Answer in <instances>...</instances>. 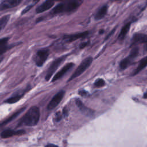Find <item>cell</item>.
Masks as SVG:
<instances>
[{"label": "cell", "instance_id": "6da1fadb", "mask_svg": "<svg viewBox=\"0 0 147 147\" xmlns=\"http://www.w3.org/2000/svg\"><path fill=\"white\" fill-rule=\"evenodd\" d=\"M40 118V111L37 106H32L22 119V123L27 126L36 125Z\"/></svg>", "mask_w": 147, "mask_h": 147}, {"label": "cell", "instance_id": "7a4b0ae2", "mask_svg": "<svg viewBox=\"0 0 147 147\" xmlns=\"http://www.w3.org/2000/svg\"><path fill=\"white\" fill-rule=\"evenodd\" d=\"M92 58L91 57H88L84 59L80 64V65L78 67V68L76 69V70L71 75L70 78L68 79V82L78 77L81 74H82L90 67V65L92 63Z\"/></svg>", "mask_w": 147, "mask_h": 147}, {"label": "cell", "instance_id": "3957f363", "mask_svg": "<svg viewBox=\"0 0 147 147\" xmlns=\"http://www.w3.org/2000/svg\"><path fill=\"white\" fill-rule=\"evenodd\" d=\"M49 54V52L47 49H42L38 51L34 59L36 64L38 67H41L47 59Z\"/></svg>", "mask_w": 147, "mask_h": 147}, {"label": "cell", "instance_id": "277c9868", "mask_svg": "<svg viewBox=\"0 0 147 147\" xmlns=\"http://www.w3.org/2000/svg\"><path fill=\"white\" fill-rule=\"evenodd\" d=\"M65 59V56L60 57L57 59H56L55 61H53L52 64H51L49 68L48 69L47 73L45 76V79L46 80H49L53 74L55 72L56 69L58 68V67L60 66V65L63 63V61H64Z\"/></svg>", "mask_w": 147, "mask_h": 147}, {"label": "cell", "instance_id": "5b68a950", "mask_svg": "<svg viewBox=\"0 0 147 147\" xmlns=\"http://www.w3.org/2000/svg\"><path fill=\"white\" fill-rule=\"evenodd\" d=\"M65 94L64 91H60L58 93H57L51 99L48 105V109L49 110H51L56 107L60 102L63 98L64 97Z\"/></svg>", "mask_w": 147, "mask_h": 147}, {"label": "cell", "instance_id": "8992f818", "mask_svg": "<svg viewBox=\"0 0 147 147\" xmlns=\"http://www.w3.org/2000/svg\"><path fill=\"white\" fill-rule=\"evenodd\" d=\"M83 0H71L65 5V11L71 12L75 10L82 3Z\"/></svg>", "mask_w": 147, "mask_h": 147}, {"label": "cell", "instance_id": "52a82bcc", "mask_svg": "<svg viewBox=\"0 0 147 147\" xmlns=\"http://www.w3.org/2000/svg\"><path fill=\"white\" fill-rule=\"evenodd\" d=\"M74 65V64L72 63H69L65 65L57 73L55 74V75L53 76L52 79V82H55L56 80H57L60 78H61L63 75L67 73L71 68H72Z\"/></svg>", "mask_w": 147, "mask_h": 147}, {"label": "cell", "instance_id": "ba28073f", "mask_svg": "<svg viewBox=\"0 0 147 147\" xmlns=\"http://www.w3.org/2000/svg\"><path fill=\"white\" fill-rule=\"evenodd\" d=\"M22 0H5L0 5V10H6L18 5Z\"/></svg>", "mask_w": 147, "mask_h": 147}, {"label": "cell", "instance_id": "9c48e42d", "mask_svg": "<svg viewBox=\"0 0 147 147\" xmlns=\"http://www.w3.org/2000/svg\"><path fill=\"white\" fill-rule=\"evenodd\" d=\"M54 3L55 2L53 0H46L44 3L36 8V13H41L48 10L54 5Z\"/></svg>", "mask_w": 147, "mask_h": 147}, {"label": "cell", "instance_id": "30bf717a", "mask_svg": "<svg viewBox=\"0 0 147 147\" xmlns=\"http://www.w3.org/2000/svg\"><path fill=\"white\" fill-rule=\"evenodd\" d=\"M88 34V32H83L81 33H76L72 35H69L65 37V39L67 42H73L79 38L86 37Z\"/></svg>", "mask_w": 147, "mask_h": 147}, {"label": "cell", "instance_id": "8fae6325", "mask_svg": "<svg viewBox=\"0 0 147 147\" xmlns=\"http://www.w3.org/2000/svg\"><path fill=\"white\" fill-rule=\"evenodd\" d=\"M24 133V131L23 130H18V131H14L13 130L7 129L3 131L1 134V136L3 138H6L10 137H12L14 135L21 134Z\"/></svg>", "mask_w": 147, "mask_h": 147}, {"label": "cell", "instance_id": "7c38bea8", "mask_svg": "<svg viewBox=\"0 0 147 147\" xmlns=\"http://www.w3.org/2000/svg\"><path fill=\"white\" fill-rule=\"evenodd\" d=\"M133 41L140 43L147 42V34H136L133 37Z\"/></svg>", "mask_w": 147, "mask_h": 147}, {"label": "cell", "instance_id": "4fadbf2b", "mask_svg": "<svg viewBox=\"0 0 147 147\" xmlns=\"http://www.w3.org/2000/svg\"><path fill=\"white\" fill-rule=\"evenodd\" d=\"M107 11V6L105 5L102 6L96 13L95 16V19L96 20H99L103 18L106 14Z\"/></svg>", "mask_w": 147, "mask_h": 147}, {"label": "cell", "instance_id": "5bb4252c", "mask_svg": "<svg viewBox=\"0 0 147 147\" xmlns=\"http://www.w3.org/2000/svg\"><path fill=\"white\" fill-rule=\"evenodd\" d=\"M146 65H147V56L144 57L140 61L137 68L134 70L133 72V75L137 74L140 71H141L142 69H144Z\"/></svg>", "mask_w": 147, "mask_h": 147}, {"label": "cell", "instance_id": "9a60e30c", "mask_svg": "<svg viewBox=\"0 0 147 147\" xmlns=\"http://www.w3.org/2000/svg\"><path fill=\"white\" fill-rule=\"evenodd\" d=\"M9 38L7 37L0 39V55L3 53L7 49V42Z\"/></svg>", "mask_w": 147, "mask_h": 147}, {"label": "cell", "instance_id": "2e32d148", "mask_svg": "<svg viewBox=\"0 0 147 147\" xmlns=\"http://www.w3.org/2000/svg\"><path fill=\"white\" fill-rule=\"evenodd\" d=\"M76 103L78 107L80 109V110H82L84 113H85L86 114H88V115L92 114V111L89 110L87 107H84V106L83 105V103L82 102V101L80 100L77 99L76 100Z\"/></svg>", "mask_w": 147, "mask_h": 147}, {"label": "cell", "instance_id": "e0dca14e", "mask_svg": "<svg viewBox=\"0 0 147 147\" xmlns=\"http://www.w3.org/2000/svg\"><path fill=\"white\" fill-rule=\"evenodd\" d=\"M130 28V23L129 22L127 24H126L121 29L119 36H118V38L120 40L123 39L126 35V34L127 33V32H129V29Z\"/></svg>", "mask_w": 147, "mask_h": 147}, {"label": "cell", "instance_id": "ac0fdd59", "mask_svg": "<svg viewBox=\"0 0 147 147\" xmlns=\"http://www.w3.org/2000/svg\"><path fill=\"white\" fill-rule=\"evenodd\" d=\"M132 57H131L130 55L129 56H127L126 58L123 59L119 64V67L121 69H125L126 68H127L128 67V65H130V64L131 63V60H133Z\"/></svg>", "mask_w": 147, "mask_h": 147}, {"label": "cell", "instance_id": "d6986e66", "mask_svg": "<svg viewBox=\"0 0 147 147\" xmlns=\"http://www.w3.org/2000/svg\"><path fill=\"white\" fill-rule=\"evenodd\" d=\"M65 11V5L63 3H59L51 11L52 13L56 14L63 12Z\"/></svg>", "mask_w": 147, "mask_h": 147}, {"label": "cell", "instance_id": "ffe728a7", "mask_svg": "<svg viewBox=\"0 0 147 147\" xmlns=\"http://www.w3.org/2000/svg\"><path fill=\"white\" fill-rule=\"evenodd\" d=\"M24 94H17L16 95H14L9 98H8L7 100H5V102L7 103H16L17 102H18L22 96Z\"/></svg>", "mask_w": 147, "mask_h": 147}, {"label": "cell", "instance_id": "44dd1931", "mask_svg": "<svg viewBox=\"0 0 147 147\" xmlns=\"http://www.w3.org/2000/svg\"><path fill=\"white\" fill-rule=\"evenodd\" d=\"M9 18H10V16L6 15L0 19V32L1 31V30H2L5 28V26L8 22Z\"/></svg>", "mask_w": 147, "mask_h": 147}, {"label": "cell", "instance_id": "7402d4cb", "mask_svg": "<svg viewBox=\"0 0 147 147\" xmlns=\"http://www.w3.org/2000/svg\"><path fill=\"white\" fill-rule=\"evenodd\" d=\"M23 109H21V110H20V111H18V112H17L16 113H15V114H13L10 118H7L6 121H5L3 122H2V123H0V126H3V125H6L7 123H8V122H9L10 121H12L13 120V119H14L15 117H16L20 113H21L22 111V110H23Z\"/></svg>", "mask_w": 147, "mask_h": 147}, {"label": "cell", "instance_id": "603a6c76", "mask_svg": "<svg viewBox=\"0 0 147 147\" xmlns=\"http://www.w3.org/2000/svg\"><path fill=\"white\" fill-rule=\"evenodd\" d=\"M105 84V82L102 79H98L94 83V86L96 87H101L104 86Z\"/></svg>", "mask_w": 147, "mask_h": 147}, {"label": "cell", "instance_id": "cb8c5ba5", "mask_svg": "<svg viewBox=\"0 0 147 147\" xmlns=\"http://www.w3.org/2000/svg\"><path fill=\"white\" fill-rule=\"evenodd\" d=\"M138 54V48H134L133 49H132V50L130 52V56L131 57H132L133 58H135L137 55Z\"/></svg>", "mask_w": 147, "mask_h": 147}, {"label": "cell", "instance_id": "d4e9b609", "mask_svg": "<svg viewBox=\"0 0 147 147\" xmlns=\"http://www.w3.org/2000/svg\"><path fill=\"white\" fill-rule=\"evenodd\" d=\"M33 6V5H29V6H28L27 7H26L25 9H24L22 10V14H24L27 13L30 9H31L32 8Z\"/></svg>", "mask_w": 147, "mask_h": 147}, {"label": "cell", "instance_id": "484cf974", "mask_svg": "<svg viewBox=\"0 0 147 147\" xmlns=\"http://www.w3.org/2000/svg\"><path fill=\"white\" fill-rule=\"evenodd\" d=\"M55 118H56V121H59L61 118V114L60 112L57 113L55 115Z\"/></svg>", "mask_w": 147, "mask_h": 147}, {"label": "cell", "instance_id": "4316f807", "mask_svg": "<svg viewBox=\"0 0 147 147\" xmlns=\"http://www.w3.org/2000/svg\"><path fill=\"white\" fill-rule=\"evenodd\" d=\"M79 94L80 95H82V96H86L87 94H88V92L86 91H85V90H80V91H79Z\"/></svg>", "mask_w": 147, "mask_h": 147}, {"label": "cell", "instance_id": "83f0119b", "mask_svg": "<svg viewBox=\"0 0 147 147\" xmlns=\"http://www.w3.org/2000/svg\"><path fill=\"white\" fill-rule=\"evenodd\" d=\"M114 31H115V28H114V29H113L111 31V32L110 33H109V34L107 36V37L105 38V40H107L110 36H112V34L114 33Z\"/></svg>", "mask_w": 147, "mask_h": 147}, {"label": "cell", "instance_id": "f1b7e54d", "mask_svg": "<svg viewBox=\"0 0 147 147\" xmlns=\"http://www.w3.org/2000/svg\"><path fill=\"white\" fill-rule=\"evenodd\" d=\"M63 114L65 116V117H66V116H67V114H68V110L65 109V108H64V109H63Z\"/></svg>", "mask_w": 147, "mask_h": 147}, {"label": "cell", "instance_id": "f546056e", "mask_svg": "<svg viewBox=\"0 0 147 147\" xmlns=\"http://www.w3.org/2000/svg\"><path fill=\"white\" fill-rule=\"evenodd\" d=\"M87 45V42H83V43H82V44L80 45V48H84Z\"/></svg>", "mask_w": 147, "mask_h": 147}, {"label": "cell", "instance_id": "4dcf8cb0", "mask_svg": "<svg viewBox=\"0 0 147 147\" xmlns=\"http://www.w3.org/2000/svg\"><path fill=\"white\" fill-rule=\"evenodd\" d=\"M45 147H58V146H57V145H54V144H48V145H46Z\"/></svg>", "mask_w": 147, "mask_h": 147}, {"label": "cell", "instance_id": "1f68e13d", "mask_svg": "<svg viewBox=\"0 0 147 147\" xmlns=\"http://www.w3.org/2000/svg\"><path fill=\"white\" fill-rule=\"evenodd\" d=\"M144 98L145 99H147V91L144 94Z\"/></svg>", "mask_w": 147, "mask_h": 147}, {"label": "cell", "instance_id": "d6a6232c", "mask_svg": "<svg viewBox=\"0 0 147 147\" xmlns=\"http://www.w3.org/2000/svg\"><path fill=\"white\" fill-rule=\"evenodd\" d=\"M38 1H39V0H33V2H34V3H37Z\"/></svg>", "mask_w": 147, "mask_h": 147}, {"label": "cell", "instance_id": "836d02e7", "mask_svg": "<svg viewBox=\"0 0 147 147\" xmlns=\"http://www.w3.org/2000/svg\"><path fill=\"white\" fill-rule=\"evenodd\" d=\"M103 32V30H100V31L99 32V33H102Z\"/></svg>", "mask_w": 147, "mask_h": 147}, {"label": "cell", "instance_id": "e575fe53", "mask_svg": "<svg viewBox=\"0 0 147 147\" xmlns=\"http://www.w3.org/2000/svg\"><path fill=\"white\" fill-rule=\"evenodd\" d=\"M54 1H63V0H53Z\"/></svg>", "mask_w": 147, "mask_h": 147}, {"label": "cell", "instance_id": "d590c367", "mask_svg": "<svg viewBox=\"0 0 147 147\" xmlns=\"http://www.w3.org/2000/svg\"><path fill=\"white\" fill-rule=\"evenodd\" d=\"M114 1H118V0H114Z\"/></svg>", "mask_w": 147, "mask_h": 147}, {"label": "cell", "instance_id": "8d00e7d4", "mask_svg": "<svg viewBox=\"0 0 147 147\" xmlns=\"http://www.w3.org/2000/svg\"><path fill=\"white\" fill-rule=\"evenodd\" d=\"M146 1H147V0H146Z\"/></svg>", "mask_w": 147, "mask_h": 147}]
</instances>
